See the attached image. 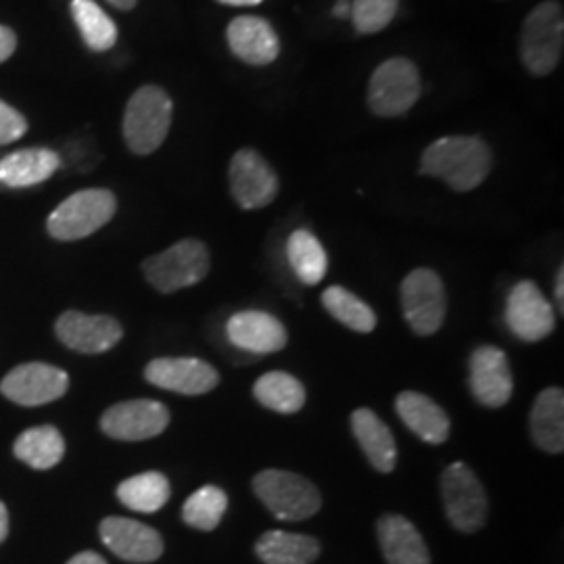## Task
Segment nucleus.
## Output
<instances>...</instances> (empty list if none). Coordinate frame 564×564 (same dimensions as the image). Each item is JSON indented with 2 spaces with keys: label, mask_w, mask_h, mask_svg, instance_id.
<instances>
[{
  "label": "nucleus",
  "mask_w": 564,
  "mask_h": 564,
  "mask_svg": "<svg viewBox=\"0 0 564 564\" xmlns=\"http://www.w3.org/2000/svg\"><path fill=\"white\" fill-rule=\"evenodd\" d=\"M421 172L458 193L475 191L491 172V151L477 137H445L429 144Z\"/></svg>",
  "instance_id": "nucleus-1"
},
{
  "label": "nucleus",
  "mask_w": 564,
  "mask_h": 564,
  "mask_svg": "<svg viewBox=\"0 0 564 564\" xmlns=\"http://www.w3.org/2000/svg\"><path fill=\"white\" fill-rule=\"evenodd\" d=\"M253 491L279 521L300 523L323 508L318 487L291 470L265 468L256 475Z\"/></svg>",
  "instance_id": "nucleus-2"
},
{
  "label": "nucleus",
  "mask_w": 564,
  "mask_h": 564,
  "mask_svg": "<svg viewBox=\"0 0 564 564\" xmlns=\"http://www.w3.org/2000/svg\"><path fill=\"white\" fill-rule=\"evenodd\" d=\"M174 105L160 86H142L123 113V139L134 155H151L165 141Z\"/></svg>",
  "instance_id": "nucleus-3"
},
{
  "label": "nucleus",
  "mask_w": 564,
  "mask_h": 564,
  "mask_svg": "<svg viewBox=\"0 0 564 564\" xmlns=\"http://www.w3.org/2000/svg\"><path fill=\"white\" fill-rule=\"evenodd\" d=\"M118 212V199L107 188L74 193L48 216L46 228L57 241H80L101 230Z\"/></svg>",
  "instance_id": "nucleus-4"
},
{
  "label": "nucleus",
  "mask_w": 564,
  "mask_h": 564,
  "mask_svg": "<svg viewBox=\"0 0 564 564\" xmlns=\"http://www.w3.org/2000/svg\"><path fill=\"white\" fill-rule=\"evenodd\" d=\"M564 46L563 4L547 0L538 4L524 20L521 59L535 76H547L561 63Z\"/></svg>",
  "instance_id": "nucleus-5"
},
{
  "label": "nucleus",
  "mask_w": 564,
  "mask_h": 564,
  "mask_svg": "<svg viewBox=\"0 0 564 564\" xmlns=\"http://www.w3.org/2000/svg\"><path fill=\"white\" fill-rule=\"evenodd\" d=\"M209 249L197 239H184L162 253L144 260L142 272L160 293H176L195 286L209 274Z\"/></svg>",
  "instance_id": "nucleus-6"
},
{
  "label": "nucleus",
  "mask_w": 564,
  "mask_h": 564,
  "mask_svg": "<svg viewBox=\"0 0 564 564\" xmlns=\"http://www.w3.org/2000/svg\"><path fill=\"white\" fill-rule=\"evenodd\" d=\"M402 310L405 323L419 335L431 337L444 326L447 312L444 281L431 268L412 270L402 282Z\"/></svg>",
  "instance_id": "nucleus-7"
},
{
  "label": "nucleus",
  "mask_w": 564,
  "mask_h": 564,
  "mask_svg": "<svg viewBox=\"0 0 564 564\" xmlns=\"http://www.w3.org/2000/svg\"><path fill=\"white\" fill-rule=\"evenodd\" d=\"M445 514L454 529L475 533L484 527L489 502L475 470L464 463L449 464L442 475Z\"/></svg>",
  "instance_id": "nucleus-8"
},
{
  "label": "nucleus",
  "mask_w": 564,
  "mask_h": 564,
  "mask_svg": "<svg viewBox=\"0 0 564 564\" xmlns=\"http://www.w3.org/2000/svg\"><path fill=\"white\" fill-rule=\"evenodd\" d=\"M421 90V76L412 61H384L368 84V107L379 118H398L419 101Z\"/></svg>",
  "instance_id": "nucleus-9"
},
{
  "label": "nucleus",
  "mask_w": 564,
  "mask_h": 564,
  "mask_svg": "<svg viewBox=\"0 0 564 564\" xmlns=\"http://www.w3.org/2000/svg\"><path fill=\"white\" fill-rule=\"evenodd\" d=\"M505 318L510 333L527 343L544 341L556 328L554 307L533 281L519 282L510 291Z\"/></svg>",
  "instance_id": "nucleus-10"
},
{
  "label": "nucleus",
  "mask_w": 564,
  "mask_h": 564,
  "mask_svg": "<svg viewBox=\"0 0 564 564\" xmlns=\"http://www.w3.org/2000/svg\"><path fill=\"white\" fill-rule=\"evenodd\" d=\"M170 410L155 400H130L111 405L101 416L102 433L118 442H144L162 435Z\"/></svg>",
  "instance_id": "nucleus-11"
},
{
  "label": "nucleus",
  "mask_w": 564,
  "mask_h": 564,
  "mask_svg": "<svg viewBox=\"0 0 564 564\" xmlns=\"http://www.w3.org/2000/svg\"><path fill=\"white\" fill-rule=\"evenodd\" d=\"M69 389L65 370L51 364L30 362L13 368L0 383V393L20 405H44L63 398Z\"/></svg>",
  "instance_id": "nucleus-12"
},
{
  "label": "nucleus",
  "mask_w": 564,
  "mask_h": 564,
  "mask_svg": "<svg viewBox=\"0 0 564 564\" xmlns=\"http://www.w3.org/2000/svg\"><path fill=\"white\" fill-rule=\"evenodd\" d=\"M468 384L475 400L485 408H502L512 398V370L505 351L496 345H481L468 360Z\"/></svg>",
  "instance_id": "nucleus-13"
},
{
  "label": "nucleus",
  "mask_w": 564,
  "mask_h": 564,
  "mask_svg": "<svg viewBox=\"0 0 564 564\" xmlns=\"http://www.w3.org/2000/svg\"><path fill=\"white\" fill-rule=\"evenodd\" d=\"M230 191L242 209H262L274 202L279 178L258 151L241 149L230 162Z\"/></svg>",
  "instance_id": "nucleus-14"
},
{
  "label": "nucleus",
  "mask_w": 564,
  "mask_h": 564,
  "mask_svg": "<svg viewBox=\"0 0 564 564\" xmlns=\"http://www.w3.org/2000/svg\"><path fill=\"white\" fill-rule=\"evenodd\" d=\"M144 379L160 389L182 395H203L220 383L218 370L197 358H158L147 364Z\"/></svg>",
  "instance_id": "nucleus-15"
},
{
  "label": "nucleus",
  "mask_w": 564,
  "mask_h": 564,
  "mask_svg": "<svg viewBox=\"0 0 564 564\" xmlns=\"http://www.w3.org/2000/svg\"><path fill=\"white\" fill-rule=\"evenodd\" d=\"M99 533L102 544L126 563H155L162 558V535L149 524L123 517H107Z\"/></svg>",
  "instance_id": "nucleus-16"
},
{
  "label": "nucleus",
  "mask_w": 564,
  "mask_h": 564,
  "mask_svg": "<svg viewBox=\"0 0 564 564\" xmlns=\"http://www.w3.org/2000/svg\"><path fill=\"white\" fill-rule=\"evenodd\" d=\"M59 341L80 354H105L123 337V328L113 316H90L82 312H65L55 324Z\"/></svg>",
  "instance_id": "nucleus-17"
},
{
  "label": "nucleus",
  "mask_w": 564,
  "mask_h": 564,
  "mask_svg": "<svg viewBox=\"0 0 564 564\" xmlns=\"http://www.w3.org/2000/svg\"><path fill=\"white\" fill-rule=\"evenodd\" d=\"M226 333L232 345L258 356L281 351L289 341L281 321L260 310H245L235 314L226 324Z\"/></svg>",
  "instance_id": "nucleus-18"
},
{
  "label": "nucleus",
  "mask_w": 564,
  "mask_h": 564,
  "mask_svg": "<svg viewBox=\"0 0 564 564\" xmlns=\"http://www.w3.org/2000/svg\"><path fill=\"white\" fill-rule=\"evenodd\" d=\"M226 39L232 55L249 65L262 67L276 59L281 53V42L274 28L262 18H237L228 25Z\"/></svg>",
  "instance_id": "nucleus-19"
},
{
  "label": "nucleus",
  "mask_w": 564,
  "mask_h": 564,
  "mask_svg": "<svg viewBox=\"0 0 564 564\" xmlns=\"http://www.w3.org/2000/svg\"><path fill=\"white\" fill-rule=\"evenodd\" d=\"M395 410L403 424L426 444L442 445L449 437V416L440 403L419 391H403L395 400Z\"/></svg>",
  "instance_id": "nucleus-20"
},
{
  "label": "nucleus",
  "mask_w": 564,
  "mask_h": 564,
  "mask_svg": "<svg viewBox=\"0 0 564 564\" xmlns=\"http://www.w3.org/2000/svg\"><path fill=\"white\" fill-rule=\"evenodd\" d=\"M387 564H431L429 547L419 529L400 514H384L377 523Z\"/></svg>",
  "instance_id": "nucleus-21"
},
{
  "label": "nucleus",
  "mask_w": 564,
  "mask_h": 564,
  "mask_svg": "<svg viewBox=\"0 0 564 564\" xmlns=\"http://www.w3.org/2000/svg\"><path fill=\"white\" fill-rule=\"evenodd\" d=\"M351 431L372 468L384 475L393 473L398 463V445L391 429L372 410L360 408L351 414Z\"/></svg>",
  "instance_id": "nucleus-22"
},
{
  "label": "nucleus",
  "mask_w": 564,
  "mask_h": 564,
  "mask_svg": "<svg viewBox=\"0 0 564 564\" xmlns=\"http://www.w3.org/2000/svg\"><path fill=\"white\" fill-rule=\"evenodd\" d=\"M531 440L547 454H563L564 449V391L547 387L531 410Z\"/></svg>",
  "instance_id": "nucleus-23"
},
{
  "label": "nucleus",
  "mask_w": 564,
  "mask_h": 564,
  "mask_svg": "<svg viewBox=\"0 0 564 564\" xmlns=\"http://www.w3.org/2000/svg\"><path fill=\"white\" fill-rule=\"evenodd\" d=\"M59 155L51 149H23L0 160V184L28 188L48 181L59 170Z\"/></svg>",
  "instance_id": "nucleus-24"
},
{
  "label": "nucleus",
  "mask_w": 564,
  "mask_h": 564,
  "mask_svg": "<svg viewBox=\"0 0 564 564\" xmlns=\"http://www.w3.org/2000/svg\"><path fill=\"white\" fill-rule=\"evenodd\" d=\"M321 552L316 538L289 531H265L256 544V556L263 564H312Z\"/></svg>",
  "instance_id": "nucleus-25"
},
{
  "label": "nucleus",
  "mask_w": 564,
  "mask_h": 564,
  "mask_svg": "<svg viewBox=\"0 0 564 564\" xmlns=\"http://www.w3.org/2000/svg\"><path fill=\"white\" fill-rule=\"evenodd\" d=\"M13 454L21 463L36 468V470H48L63 460L65 456V440L59 431L51 424L34 426L21 433L18 442L13 445Z\"/></svg>",
  "instance_id": "nucleus-26"
},
{
  "label": "nucleus",
  "mask_w": 564,
  "mask_h": 564,
  "mask_svg": "<svg viewBox=\"0 0 564 564\" xmlns=\"http://www.w3.org/2000/svg\"><path fill=\"white\" fill-rule=\"evenodd\" d=\"M253 398L279 414H295L305 405V387L289 372L272 370L253 384Z\"/></svg>",
  "instance_id": "nucleus-27"
},
{
  "label": "nucleus",
  "mask_w": 564,
  "mask_h": 564,
  "mask_svg": "<svg viewBox=\"0 0 564 564\" xmlns=\"http://www.w3.org/2000/svg\"><path fill=\"white\" fill-rule=\"evenodd\" d=\"M170 494L172 489H170L167 477L158 470L142 473L118 485V498L121 505L144 514L162 510L170 500Z\"/></svg>",
  "instance_id": "nucleus-28"
},
{
  "label": "nucleus",
  "mask_w": 564,
  "mask_h": 564,
  "mask_svg": "<svg viewBox=\"0 0 564 564\" xmlns=\"http://www.w3.org/2000/svg\"><path fill=\"white\" fill-rule=\"evenodd\" d=\"M286 256L300 281L305 282L307 286H316L324 281L326 268H328L326 251L323 242L318 241L310 230H295L289 237Z\"/></svg>",
  "instance_id": "nucleus-29"
},
{
  "label": "nucleus",
  "mask_w": 564,
  "mask_h": 564,
  "mask_svg": "<svg viewBox=\"0 0 564 564\" xmlns=\"http://www.w3.org/2000/svg\"><path fill=\"white\" fill-rule=\"evenodd\" d=\"M72 15L90 51L105 53L118 42V25L95 0H74Z\"/></svg>",
  "instance_id": "nucleus-30"
},
{
  "label": "nucleus",
  "mask_w": 564,
  "mask_h": 564,
  "mask_svg": "<svg viewBox=\"0 0 564 564\" xmlns=\"http://www.w3.org/2000/svg\"><path fill=\"white\" fill-rule=\"evenodd\" d=\"M323 305L335 321H339L356 333L366 335L377 328V314L372 312V307L339 284L328 286L324 291Z\"/></svg>",
  "instance_id": "nucleus-31"
},
{
  "label": "nucleus",
  "mask_w": 564,
  "mask_h": 564,
  "mask_svg": "<svg viewBox=\"0 0 564 564\" xmlns=\"http://www.w3.org/2000/svg\"><path fill=\"white\" fill-rule=\"evenodd\" d=\"M226 508L228 496L223 487L203 485L182 506V521L199 531H214L223 523Z\"/></svg>",
  "instance_id": "nucleus-32"
},
{
  "label": "nucleus",
  "mask_w": 564,
  "mask_h": 564,
  "mask_svg": "<svg viewBox=\"0 0 564 564\" xmlns=\"http://www.w3.org/2000/svg\"><path fill=\"white\" fill-rule=\"evenodd\" d=\"M398 4L400 0H354L351 21L360 34H377L393 21Z\"/></svg>",
  "instance_id": "nucleus-33"
},
{
  "label": "nucleus",
  "mask_w": 564,
  "mask_h": 564,
  "mask_svg": "<svg viewBox=\"0 0 564 564\" xmlns=\"http://www.w3.org/2000/svg\"><path fill=\"white\" fill-rule=\"evenodd\" d=\"M28 130V121L18 109L0 101V144L20 141Z\"/></svg>",
  "instance_id": "nucleus-34"
},
{
  "label": "nucleus",
  "mask_w": 564,
  "mask_h": 564,
  "mask_svg": "<svg viewBox=\"0 0 564 564\" xmlns=\"http://www.w3.org/2000/svg\"><path fill=\"white\" fill-rule=\"evenodd\" d=\"M18 48V36L13 30L0 25V63L9 59Z\"/></svg>",
  "instance_id": "nucleus-35"
},
{
  "label": "nucleus",
  "mask_w": 564,
  "mask_h": 564,
  "mask_svg": "<svg viewBox=\"0 0 564 564\" xmlns=\"http://www.w3.org/2000/svg\"><path fill=\"white\" fill-rule=\"evenodd\" d=\"M67 564H107V561L102 558L101 554H97V552H80V554H76L72 561Z\"/></svg>",
  "instance_id": "nucleus-36"
},
{
  "label": "nucleus",
  "mask_w": 564,
  "mask_h": 564,
  "mask_svg": "<svg viewBox=\"0 0 564 564\" xmlns=\"http://www.w3.org/2000/svg\"><path fill=\"white\" fill-rule=\"evenodd\" d=\"M554 295H556V302H558V312H564V268L558 270L556 274V282H554Z\"/></svg>",
  "instance_id": "nucleus-37"
},
{
  "label": "nucleus",
  "mask_w": 564,
  "mask_h": 564,
  "mask_svg": "<svg viewBox=\"0 0 564 564\" xmlns=\"http://www.w3.org/2000/svg\"><path fill=\"white\" fill-rule=\"evenodd\" d=\"M333 15L345 20V18H351V2L349 0H337V4L333 7Z\"/></svg>",
  "instance_id": "nucleus-38"
},
{
  "label": "nucleus",
  "mask_w": 564,
  "mask_h": 564,
  "mask_svg": "<svg viewBox=\"0 0 564 564\" xmlns=\"http://www.w3.org/2000/svg\"><path fill=\"white\" fill-rule=\"evenodd\" d=\"M7 535H9V510L0 502V544L7 540Z\"/></svg>",
  "instance_id": "nucleus-39"
},
{
  "label": "nucleus",
  "mask_w": 564,
  "mask_h": 564,
  "mask_svg": "<svg viewBox=\"0 0 564 564\" xmlns=\"http://www.w3.org/2000/svg\"><path fill=\"white\" fill-rule=\"evenodd\" d=\"M223 4H230V7H256L262 4L263 0H218Z\"/></svg>",
  "instance_id": "nucleus-40"
},
{
  "label": "nucleus",
  "mask_w": 564,
  "mask_h": 564,
  "mask_svg": "<svg viewBox=\"0 0 564 564\" xmlns=\"http://www.w3.org/2000/svg\"><path fill=\"white\" fill-rule=\"evenodd\" d=\"M107 2H111L116 9H121V11H130L137 7L139 0H107Z\"/></svg>",
  "instance_id": "nucleus-41"
}]
</instances>
